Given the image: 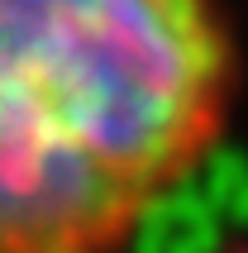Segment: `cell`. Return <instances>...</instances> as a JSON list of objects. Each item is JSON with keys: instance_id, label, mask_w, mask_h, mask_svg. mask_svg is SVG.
I'll return each mask as SVG.
<instances>
[{"instance_id": "1", "label": "cell", "mask_w": 248, "mask_h": 253, "mask_svg": "<svg viewBox=\"0 0 248 253\" xmlns=\"http://www.w3.org/2000/svg\"><path fill=\"white\" fill-rule=\"evenodd\" d=\"M234 100L220 0H0V253H129Z\"/></svg>"}, {"instance_id": "2", "label": "cell", "mask_w": 248, "mask_h": 253, "mask_svg": "<svg viewBox=\"0 0 248 253\" xmlns=\"http://www.w3.org/2000/svg\"><path fill=\"white\" fill-rule=\"evenodd\" d=\"M234 253H248V244H244V249H234Z\"/></svg>"}]
</instances>
